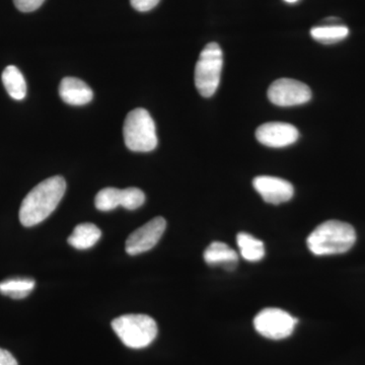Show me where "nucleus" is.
I'll use <instances>...</instances> for the list:
<instances>
[{"label": "nucleus", "mask_w": 365, "mask_h": 365, "mask_svg": "<svg viewBox=\"0 0 365 365\" xmlns=\"http://www.w3.org/2000/svg\"><path fill=\"white\" fill-rule=\"evenodd\" d=\"M354 227L340 220H328L314 228L307 237V248L317 256L346 253L354 246Z\"/></svg>", "instance_id": "f03ea898"}, {"label": "nucleus", "mask_w": 365, "mask_h": 365, "mask_svg": "<svg viewBox=\"0 0 365 365\" xmlns=\"http://www.w3.org/2000/svg\"><path fill=\"white\" fill-rule=\"evenodd\" d=\"M66 190V180L60 176L48 178L38 184L21 202V225L26 227H32L44 222L58 206Z\"/></svg>", "instance_id": "f257e3e1"}, {"label": "nucleus", "mask_w": 365, "mask_h": 365, "mask_svg": "<svg viewBox=\"0 0 365 365\" xmlns=\"http://www.w3.org/2000/svg\"><path fill=\"white\" fill-rule=\"evenodd\" d=\"M35 281L31 278H9L0 282V294L14 299H26L35 288Z\"/></svg>", "instance_id": "a211bd4d"}, {"label": "nucleus", "mask_w": 365, "mask_h": 365, "mask_svg": "<svg viewBox=\"0 0 365 365\" xmlns=\"http://www.w3.org/2000/svg\"><path fill=\"white\" fill-rule=\"evenodd\" d=\"M299 137L297 127L283 122H268L258 127L256 131L257 140L268 148H285L294 144Z\"/></svg>", "instance_id": "9d476101"}, {"label": "nucleus", "mask_w": 365, "mask_h": 365, "mask_svg": "<svg viewBox=\"0 0 365 365\" xmlns=\"http://www.w3.org/2000/svg\"><path fill=\"white\" fill-rule=\"evenodd\" d=\"M165 227L167 222L163 217H155L145 223L129 235L125 245L127 253L136 256L150 251L162 239Z\"/></svg>", "instance_id": "1a4fd4ad"}, {"label": "nucleus", "mask_w": 365, "mask_h": 365, "mask_svg": "<svg viewBox=\"0 0 365 365\" xmlns=\"http://www.w3.org/2000/svg\"><path fill=\"white\" fill-rule=\"evenodd\" d=\"M203 258L208 265H222L227 270L235 269L239 261L237 252L222 242H211L204 252Z\"/></svg>", "instance_id": "4468645a"}, {"label": "nucleus", "mask_w": 365, "mask_h": 365, "mask_svg": "<svg viewBox=\"0 0 365 365\" xmlns=\"http://www.w3.org/2000/svg\"><path fill=\"white\" fill-rule=\"evenodd\" d=\"M223 66V53L217 43L206 45L195 66V86L204 98H210L217 91Z\"/></svg>", "instance_id": "39448f33"}, {"label": "nucleus", "mask_w": 365, "mask_h": 365, "mask_svg": "<svg viewBox=\"0 0 365 365\" xmlns=\"http://www.w3.org/2000/svg\"><path fill=\"white\" fill-rule=\"evenodd\" d=\"M297 319L277 307H267L257 314L254 326L257 332L272 340H282L289 337L294 331Z\"/></svg>", "instance_id": "423d86ee"}, {"label": "nucleus", "mask_w": 365, "mask_h": 365, "mask_svg": "<svg viewBox=\"0 0 365 365\" xmlns=\"http://www.w3.org/2000/svg\"><path fill=\"white\" fill-rule=\"evenodd\" d=\"M160 0H130L131 6L136 11H150L160 4Z\"/></svg>", "instance_id": "aec40b11"}, {"label": "nucleus", "mask_w": 365, "mask_h": 365, "mask_svg": "<svg viewBox=\"0 0 365 365\" xmlns=\"http://www.w3.org/2000/svg\"><path fill=\"white\" fill-rule=\"evenodd\" d=\"M112 328L119 339L132 349H143L155 341L158 325L146 314H124L112 322Z\"/></svg>", "instance_id": "7ed1b4c3"}, {"label": "nucleus", "mask_w": 365, "mask_h": 365, "mask_svg": "<svg viewBox=\"0 0 365 365\" xmlns=\"http://www.w3.org/2000/svg\"><path fill=\"white\" fill-rule=\"evenodd\" d=\"M253 186L265 202L275 205L287 202L294 194L292 182L277 177H256L253 181Z\"/></svg>", "instance_id": "9b49d317"}, {"label": "nucleus", "mask_w": 365, "mask_h": 365, "mask_svg": "<svg viewBox=\"0 0 365 365\" xmlns=\"http://www.w3.org/2000/svg\"><path fill=\"white\" fill-rule=\"evenodd\" d=\"M45 0H14V6L23 13H32L39 9Z\"/></svg>", "instance_id": "6ab92c4d"}, {"label": "nucleus", "mask_w": 365, "mask_h": 365, "mask_svg": "<svg viewBox=\"0 0 365 365\" xmlns=\"http://www.w3.org/2000/svg\"><path fill=\"white\" fill-rule=\"evenodd\" d=\"M349 35V29L338 18H328L311 30V36L317 42L330 45L341 42Z\"/></svg>", "instance_id": "ddd939ff"}, {"label": "nucleus", "mask_w": 365, "mask_h": 365, "mask_svg": "<svg viewBox=\"0 0 365 365\" xmlns=\"http://www.w3.org/2000/svg\"><path fill=\"white\" fill-rule=\"evenodd\" d=\"M237 246L242 258L249 262H258L265 256L264 242L247 232H240L237 237Z\"/></svg>", "instance_id": "f3484780"}, {"label": "nucleus", "mask_w": 365, "mask_h": 365, "mask_svg": "<svg viewBox=\"0 0 365 365\" xmlns=\"http://www.w3.org/2000/svg\"><path fill=\"white\" fill-rule=\"evenodd\" d=\"M102 237V232L93 223H81L69 235L68 244L78 250H88L95 246Z\"/></svg>", "instance_id": "2eb2a0df"}, {"label": "nucleus", "mask_w": 365, "mask_h": 365, "mask_svg": "<svg viewBox=\"0 0 365 365\" xmlns=\"http://www.w3.org/2000/svg\"><path fill=\"white\" fill-rule=\"evenodd\" d=\"M59 95L63 102L71 106L88 104L93 98V93L85 81L76 78L62 79L59 86Z\"/></svg>", "instance_id": "f8f14e48"}, {"label": "nucleus", "mask_w": 365, "mask_h": 365, "mask_svg": "<svg viewBox=\"0 0 365 365\" xmlns=\"http://www.w3.org/2000/svg\"><path fill=\"white\" fill-rule=\"evenodd\" d=\"M145 201V194L140 189L131 188L117 189L105 188L101 190L95 199V205L100 211H111L118 206H122L128 210L135 209L143 205Z\"/></svg>", "instance_id": "6e6552de"}, {"label": "nucleus", "mask_w": 365, "mask_h": 365, "mask_svg": "<svg viewBox=\"0 0 365 365\" xmlns=\"http://www.w3.org/2000/svg\"><path fill=\"white\" fill-rule=\"evenodd\" d=\"M268 98L279 107L304 105L312 98V91L302 81L292 78H279L268 88Z\"/></svg>", "instance_id": "0eeeda50"}, {"label": "nucleus", "mask_w": 365, "mask_h": 365, "mask_svg": "<svg viewBox=\"0 0 365 365\" xmlns=\"http://www.w3.org/2000/svg\"><path fill=\"white\" fill-rule=\"evenodd\" d=\"M0 365H19V364L11 352L0 348Z\"/></svg>", "instance_id": "412c9836"}, {"label": "nucleus", "mask_w": 365, "mask_h": 365, "mask_svg": "<svg viewBox=\"0 0 365 365\" xmlns=\"http://www.w3.org/2000/svg\"><path fill=\"white\" fill-rule=\"evenodd\" d=\"M125 144L136 153H150L158 146L155 124L150 113L143 108L129 112L123 126Z\"/></svg>", "instance_id": "20e7f679"}, {"label": "nucleus", "mask_w": 365, "mask_h": 365, "mask_svg": "<svg viewBox=\"0 0 365 365\" xmlns=\"http://www.w3.org/2000/svg\"><path fill=\"white\" fill-rule=\"evenodd\" d=\"M287 4H295V2L299 1V0H284Z\"/></svg>", "instance_id": "4be33fe9"}, {"label": "nucleus", "mask_w": 365, "mask_h": 365, "mask_svg": "<svg viewBox=\"0 0 365 365\" xmlns=\"http://www.w3.org/2000/svg\"><path fill=\"white\" fill-rule=\"evenodd\" d=\"M2 83L9 95L16 101L23 100L26 95V83L25 78L18 67L7 66L2 72Z\"/></svg>", "instance_id": "dca6fc26"}]
</instances>
